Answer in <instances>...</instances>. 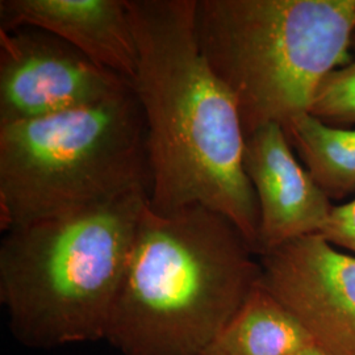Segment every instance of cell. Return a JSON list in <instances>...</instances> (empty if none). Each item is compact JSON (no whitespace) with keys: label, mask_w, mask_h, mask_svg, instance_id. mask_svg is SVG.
<instances>
[{"label":"cell","mask_w":355,"mask_h":355,"mask_svg":"<svg viewBox=\"0 0 355 355\" xmlns=\"http://www.w3.org/2000/svg\"><path fill=\"white\" fill-rule=\"evenodd\" d=\"M127 6L139 51L132 86L146 125L150 208L207 207L230 220L255 252L259 212L243 167L246 135L233 95L200 49L198 0Z\"/></svg>","instance_id":"obj_1"},{"label":"cell","mask_w":355,"mask_h":355,"mask_svg":"<svg viewBox=\"0 0 355 355\" xmlns=\"http://www.w3.org/2000/svg\"><path fill=\"white\" fill-rule=\"evenodd\" d=\"M261 280L259 258L203 205H145L105 340L121 355H200Z\"/></svg>","instance_id":"obj_2"},{"label":"cell","mask_w":355,"mask_h":355,"mask_svg":"<svg viewBox=\"0 0 355 355\" xmlns=\"http://www.w3.org/2000/svg\"><path fill=\"white\" fill-rule=\"evenodd\" d=\"M148 202L137 192L6 232L0 303L19 343L53 349L105 340Z\"/></svg>","instance_id":"obj_3"},{"label":"cell","mask_w":355,"mask_h":355,"mask_svg":"<svg viewBox=\"0 0 355 355\" xmlns=\"http://www.w3.org/2000/svg\"><path fill=\"white\" fill-rule=\"evenodd\" d=\"M354 31L355 0H198L200 49L233 95L245 135L306 114L347 58Z\"/></svg>","instance_id":"obj_4"},{"label":"cell","mask_w":355,"mask_h":355,"mask_svg":"<svg viewBox=\"0 0 355 355\" xmlns=\"http://www.w3.org/2000/svg\"><path fill=\"white\" fill-rule=\"evenodd\" d=\"M150 190L133 86L104 102L0 125V229Z\"/></svg>","instance_id":"obj_5"},{"label":"cell","mask_w":355,"mask_h":355,"mask_svg":"<svg viewBox=\"0 0 355 355\" xmlns=\"http://www.w3.org/2000/svg\"><path fill=\"white\" fill-rule=\"evenodd\" d=\"M129 87L127 79L48 32L0 31V125L104 102Z\"/></svg>","instance_id":"obj_6"},{"label":"cell","mask_w":355,"mask_h":355,"mask_svg":"<svg viewBox=\"0 0 355 355\" xmlns=\"http://www.w3.org/2000/svg\"><path fill=\"white\" fill-rule=\"evenodd\" d=\"M261 284L327 355H355V255L321 234L258 257Z\"/></svg>","instance_id":"obj_7"},{"label":"cell","mask_w":355,"mask_h":355,"mask_svg":"<svg viewBox=\"0 0 355 355\" xmlns=\"http://www.w3.org/2000/svg\"><path fill=\"white\" fill-rule=\"evenodd\" d=\"M243 167L259 212L258 257L325 228L330 198L299 162L282 125L266 124L246 135Z\"/></svg>","instance_id":"obj_8"},{"label":"cell","mask_w":355,"mask_h":355,"mask_svg":"<svg viewBox=\"0 0 355 355\" xmlns=\"http://www.w3.org/2000/svg\"><path fill=\"white\" fill-rule=\"evenodd\" d=\"M36 28L133 85L139 51L127 0H1L0 31Z\"/></svg>","instance_id":"obj_9"},{"label":"cell","mask_w":355,"mask_h":355,"mask_svg":"<svg viewBox=\"0 0 355 355\" xmlns=\"http://www.w3.org/2000/svg\"><path fill=\"white\" fill-rule=\"evenodd\" d=\"M313 345L296 318L261 280L200 355H296Z\"/></svg>","instance_id":"obj_10"},{"label":"cell","mask_w":355,"mask_h":355,"mask_svg":"<svg viewBox=\"0 0 355 355\" xmlns=\"http://www.w3.org/2000/svg\"><path fill=\"white\" fill-rule=\"evenodd\" d=\"M283 129L308 173L329 198L354 192L355 128L334 127L306 112Z\"/></svg>","instance_id":"obj_11"},{"label":"cell","mask_w":355,"mask_h":355,"mask_svg":"<svg viewBox=\"0 0 355 355\" xmlns=\"http://www.w3.org/2000/svg\"><path fill=\"white\" fill-rule=\"evenodd\" d=\"M350 48L355 51V31ZM308 112L334 127H354L355 60L325 76Z\"/></svg>","instance_id":"obj_12"},{"label":"cell","mask_w":355,"mask_h":355,"mask_svg":"<svg viewBox=\"0 0 355 355\" xmlns=\"http://www.w3.org/2000/svg\"><path fill=\"white\" fill-rule=\"evenodd\" d=\"M320 234L334 246L355 253V199L333 207L329 220Z\"/></svg>","instance_id":"obj_13"},{"label":"cell","mask_w":355,"mask_h":355,"mask_svg":"<svg viewBox=\"0 0 355 355\" xmlns=\"http://www.w3.org/2000/svg\"><path fill=\"white\" fill-rule=\"evenodd\" d=\"M296 355H327L325 353H322L320 349H318L315 345H309L308 347L303 349L300 353H297Z\"/></svg>","instance_id":"obj_14"}]
</instances>
